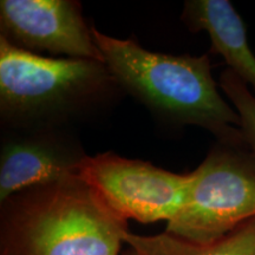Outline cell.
Returning a JSON list of instances; mask_svg holds the SVG:
<instances>
[{"label":"cell","mask_w":255,"mask_h":255,"mask_svg":"<svg viewBox=\"0 0 255 255\" xmlns=\"http://www.w3.org/2000/svg\"><path fill=\"white\" fill-rule=\"evenodd\" d=\"M92 33L120 88L156 116L176 126L202 128L221 144L247 146L239 115L220 94L207 53L167 55L131 39L107 36L94 26Z\"/></svg>","instance_id":"cell-1"},{"label":"cell","mask_w":255,"mask_h":255,"mask_svg":"<svg viewBox=\"0 0 255 255\" xmlns=\"http://www.w3.org/2000/svg\"><path fill=\"white\" fill-rule=\"evenodd\" d=\"M128 221L77 177L0 203V255H120Z\"/></svg>","instance_id":"cell-2"},{"label":"cell","mask_w":255,"mask_h":255,"mask_svg":"<svg viewBox=\"0 0 255 255\" xmlns=\"http://www.w3.org/2000/svg\"><path fill=\"white\" fill-rule=\"evenodd\" d=\"M122 90L104 62L44 57L0 37V117L5 130L63 129Z\"/></svg>","instance_id":"cell-3"},{"label":"cell","mask_w":255,"mask_h":255,"mask_svg":"<svg viewBox=\"0 0 255 255\" xmlns=\"http://www.w3.org/2000/svg\"><path fill=\"white\" fill-rule=\"evenodd\" d=\"M186 202L165 232L208 244L255 219V157L247 146L218 143L191 171Z\"/></svg>","instance_id":"cell-4"},{"label":"cell","mask_w":255,"mask_h":255,"mask_svg":"<svg viewBox=\"0 0 255 255\" xmlns=\"http://www.w3.org/2000/svg\"><path fill=\"white\" fill-rule=\"evenodd\" d=\"M77 178L121 218L141 223L170 222L182 208L191 174H176L113 152L87 156Z\"/></svg>","instance_id":"cell-5"},{"label":"cell","mask_w":255,"mask_h":255,"mask_svg":"<svg viewBox=\"0 0 255 255\" xmlns=\"http://www.w3.org/2000/svg\"><path fill=\"white\" fill-rule=\"evenodd\" d=\"M0 37L37 55L104 62L75 0H1Z\"/></svg>","instance_id":"cell-6"},{"label":"cell","mask_w":255,"mask_h":255,"mask_svg":"<svg viewBox=\"0 0 255 255\" xmlns=\"http://www.w3.org/2000/svg\"><path fill=\"white\" fill-rule=\"evenodd\" d=\"M87 156L63 129L6 130L0 152V203L20 191L77 177Z\"/></svg>","instance_id":"cell-7"},{"label":"cell","mask_w":255,"mask_h":255,"mask_svg":"<svg viewBox=\"0 0 255 255\" xmlns=\"http://www.w3.org/2000/svg\"><path fill=\"white\" fill-rule=\"evenodd\" d=\"M182 21L194 33L206 32L214 53L225 59L228 68L246 83L255 95V55L247 39L240 14L228 0H187Z\"/></svg>","instance_id":"cell-8"},{"label":"cell","mask_w":255,"mask_h":255,"mask_svg":"<svg viewBox=\"0 0 255 255\" xmlns=\"http://www.w3.org/2000/svg\"><path fill=\"white\" fill-rule=\"evenodd\" d=\"M124 244L143 255H255V219L208 244H197L167 232L141 235L127 232Z\"/></svg>","instance_id":"cell-9"},{"label":"cell","mask_w":255,"mask_h":255,"mask_svg":"<svg viewBox=\"0 0 255 255\" xmlns=\"http://www.w3.org/2000/svg\"><path fill=\"white\" fill-rule=\"evenodd\" d=\"M219 87L239 115L245 142L255 157V95L229 69L220 73Z\"/></svg>","instance_id":"cell-10"},{"label":"cell","mask_w":255,"mask_h":255,"mask_svg":"<svg viewBox=\"0 0 255 255\" xmlns=\"http://www.w3.org/2000/svg\"><path fill=\"white\" fill-rule=\"evenodd\" d=\"M121 255H143V254L139 253V252L137 251V250H135V248H132V247L128 246L127 250L124 251L123 253L121 254Z\"/></svg>","instance_id":"cell-11"}]
</instances>
